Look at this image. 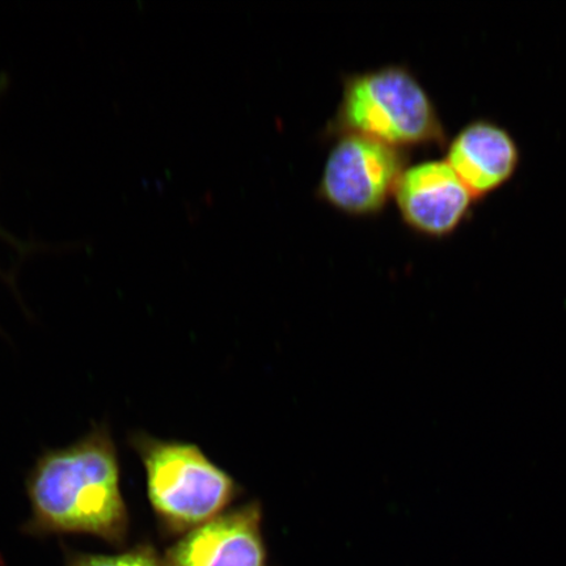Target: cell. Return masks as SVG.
<instances>
[{
	"instance_id": "obj_2",
	"label": "cell",
	"mask_w": 566,
	"mask_h": 566,
	"mask_svg": "<svg viewBox=\"0 0 566 566\" xmlns=\"http://www.w3.org/2000/svg\"><path fill=\"white\" fill-rule=\"evenodd\" d=\"M363 136L407 151L442 145L446 132L428 91L406 66L343 76V96L325 137Z\"/></svg>"
},
{
	"instance_id": "obj_7",
	"label": "cell",
	"mask_w": 566,
	"mask_h": 566,
	"mask_svg": "<svg viewBox=\"0 0 566 566\" xmlns=\"http://www.w3.org/2000/svg\"><path fill=\"white\" fill-rule=\"evenodd\" d=\"M446 161L473 197L495 192L518 169V145L505 127L488 119L465 125L450 142Z\"/></svg>"
},
{
	"instance_id": "obj_3",
	"label": "cell",
	"mask_w": 566,
	"mask_h": 566,
	"mask_svg": "<svg viewBox=\"0 0 566 566\" xmlns=\"http://www.w3.org/2000/svg\"><path fill=\"white\" fill-rule=\"evenodd\" d=\"M145 465L148 500L163 533L186 535L223 514L237 484L193 444L133 440Z\"/></svg>"
},
{
	"instance_id": "obj_1",
	"label": "cell",
	"mask_w": 566,
	"mask_h": 566,
	"mask_svg": "<svg viewBox=\"0 0 566 566\" xmlns=\"http://www.w3.org/2000/svg\"><path fill=\"white\" fill-rule=\"evenodd\" d=\"M27 493L32 515L24 533L84 534L117 547L129 535L117 449L105 424L45 452L28 476Z\"/></svg>"
},
{
	"instance_id": "obj_4",
	"label": "cell",
	"mask_w": 566,
	"mask_h": 566,
	"mask_svg": "<svg viewBox=\"0 0 566 566\" xmlns=\"http://www.w3.org/2000/svg\"><path fill=\"white\" fill-rule=\"evenodd\" d=\"M407 151L363 136H342L328 154L316 196L352 217L377 216L394 197Z\"/></svg>"
},
{
	"instance_id": "obj_5",
	"label": "cell",
	"mask_w": 566,
	"mask_h": 566,
	"mask_svg": "<svg viewBox=\"0 0 566 566\" xmlns=\"http://www.w3.org/2000/svg\"><path fill=\"white\" fill-rule=\"evenodd\" d=\"M394 198L402 222L429 238L454 233L470 217L476 201L446 160L407 167Z\"/></svg>"
},
{
	"instance_id": "obj_6",
	"label": "cell",
	"mask_w": 566,
	"mask_h": 566,
	"mask_svg": "<svg viewBox=\"0 0 566 566\" xmlns=\"http://www.w3.org/2000/svg\"><path fill=\"white\" fill-rule=\"evenodd\" d=\"M163 562L165 566H268L260 506L235 509L189 531L166 551Z\"/></svg>"
},
{
	"instance_id": "obj_8",
	"label": "cell",
	"mask_w": 566,
	"mask_h": 566,
	"mask_svg": "<svg viewBox=\"0 0 566 566\" xmlns=\"http://www.w3.org/2000/svg\"><path fill=\"white\" fill-rule=\"evenodd\" d=\"M66 566H165V562L151 544H138V546L116 555L83 554V552L69 551Z\"/></svg>"
}]
</instances>
